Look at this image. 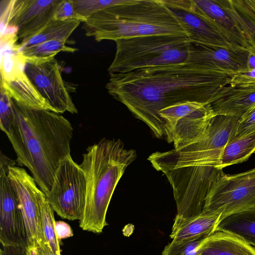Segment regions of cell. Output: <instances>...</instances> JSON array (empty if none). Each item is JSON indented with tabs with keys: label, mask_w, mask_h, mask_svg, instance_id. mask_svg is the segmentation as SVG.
Wrapping results in <instances>:
<instances>
[{
	"label": "cell",
	"mask_w": 255,
	"mask_h": 255,
	"mask_svg": "<svg viewBox=\"0 0 255 255\" xmlns=\"http://www.w3.org/2000/svg\"><path fill=\"white\" fill-rule=\"evenodd\" d=\"M232 77L203 63L185 62L111 74L106 88L157 137L166 138L160 110L187 101L210 104Z\"/></svg>",
	"instance_id": "1"
},
{
	"label": "cell",
	"mask_w": 255,
	"mask_h": 255,
	"mask_svg": "<svg viewBox=\"0 0 255 255\" xmlns=\"http://www.w3.org/2000/svg\"><path fill=\"white\" fill-rule=\"evenodd\" d=\"M12 100L14 120L7 136L16 153V163L29 170L40 189L47 194L60 163L70 155L73 127L59 114L27 108Z\"/></svg>",
	"instance_id": "2"
},
{
	"label": "cell",
	"mask_w": 255,
	"mask_h": 255,
	"mask_svg": "<svg viewBox=\"0 0 255 255\" xmlns=\"http://www.w3.org/2000/svg\"><path fill=\"white\" fill-rule=\"evenodd\" d=\"M135 150L125 147L119 139L104 138L88 146L79 165L86 179V203L80 227L101 233L108 224L107 210L119 181L136 158Z\"/></svg>",
	"instance_id": "3"
},
{
	"label": "cell",
	"mask_w": 255,
	"mask_h": 255,
	"mask_svg": "<svg viewBox=\"0 0 255 255\" xmlns=\"http://www.w3.org/2000/svg\"><path fill=\"white\" fill-rule=\"evenodd\" d=\"M83 28L87 36L97 42L151 35L188 37L182 23L163 0H129L91 15Z\"/></svg>",
	"instance_id": "4"
},
{
	"label": "cell",
	"mask_w": 255,
	"mask_h": 255,
	"mask_svg": "<svg viewBox=\"0 0 255 255\" xmlns=\"http://www.w3.org/2000/svg\"><path fill=\"white\" fill-rule=\"evenodd\" d=\"M240 120L214 115L198 139L178 149L154 152L148 160L156 170L162 172L205 166L219 168L223 150L234 138Z\"/></svg>",
	"instance_id": "5"
},
{
	"label": "cell",
	"mask_w": 255,
	"mask_h": 255,
	"mask_svg": "<svg viewBox=\"0 0 255 255\" xmlns=\"http://www.w3.org/2000/svg\"><path fill=\"white\" fill-rule=\"evenodd\" d=\"M115 58L110 74L167 64L187 62L192 48L188 37L151 35L116 41Z\"/></svg>",
	"instance_id": "6"
},
{
	"label": "cell",
	"mask_w": 255,
	"mask_h": 255,
	"mask_svg": "<svg viewBox=\"0 0 255 255\" xmlns=\"http://www.w3.org/2000/svg\"><path fill=\"white\" fill-rule=\"evenodd\" d=\"M86 185L84 171L70 155L60 163L51 190L45 195L60 217L80 220L85 206Z\"/></svg>",
	"instance_id": "7"
},
{
	"label": "cell",
	"mask_w": 255,
	"mask_h": 255,
	"mask_svg": "<svg viewBox=\"0 0 255 255\" xmlns=\"http://www.w3.org/2000/svg\"><path fill=\"white\" fill-rule=\"evenodd\" d=\"M0 45V88L25 107L56 113L26 75V62L19 52L17 42L5 40Z\"/></svg>",
	"instance_id": "8"
},
{
	"label": "cell",
	"mask_w": 255,
	"mask_h": 255,
	"mask_svg": "<svg viewBox=\"0 0 255 255\" xmlns=\"http://www.w3.org/2000/svg\"><path fill=\"white\" fill-rule=\"evenodd\" d=\"M255 207V167L233 175L223 173L207 195L202 212L220 213L221 220Z\"/></svg>",
	"instance_id": "9"
},
{
	"label": "cell",
	"mask_w": 255,
	"mask_h": 255,
	"mask_svg": "<svg viewBox=\"0 0 255 255\" xmlns=\"http://www.w3.org/2000/svg\"><path fill=\"white\" fill-rule=\"evenodd\" d=\"M166 130L167 141L180 148L198 139L215 115L210 104L187 101L159 112Z\"/></svg>",
	"instance_id": "10"
},
{
	"label": "cell",
	"mask_w": 255,
	"mask_h": 255,
	"mask_svg": "<svg viewBox=\"0 0 255 255\" xmlns=\"http://www.w3.org/2000/svg\"><path fill=\"white\" fill-rule=\"evenodd\" d=\"M1 31H16L21 41L41 32L53 19L61 0H2Z\"/></svg>",
	"instance_id": "11"
},
{
	"label": "cell",
	"mask_w": 255,
	"mask_h": 255,
	"mask_svg": "<svg viewBox=\"0 0 255 255\" xmlns=\"http://www.w3.org/2000/svg\"><path fill=\"white\" fill-rule=\"evenodd\" d=\"M7 176L17 196L26 227L27 247L37 250L40 255H50L41 227L37 201L38 189L36 182L24 169L9 167Z\"/></svg>",
	"instance_id": "12"
},
{
	"label": "cell",
	"mask_w": 255,
	"mask_h": 255,
	"mask_svg": "<svg viewBox=\"0 0 255 255\" xmlns=\"http://www.w3.org/2000/svg\"><path fill=\"white\" fill-rule=\"evenodd\" d=\"M184 26L192 43L229 47L233 43L225 31L193 0H163Z\"/></svg>",
	"instance_id": "13"
},
{
	"label": "cell",
	"mask_w": 255,
	"mask_h": 255,
	"mask_svg": "<svg viewBox=\"0 0 255 255\" xmlns=\"http://www.w3.org/2000/svg\"><path fill=\"white\" fill-rule=\"evenodd\" d=\"M25 72L41 95L55 109L56 113L67 111L78 113L70 93L75 92L71 86L62 77L55 59L36 63H26Z\"/></svg>",
	"instance_id": "14"
},
{
	"label": "cell",
	"mask_w": 255,
	"mask_h": 255,
	"mask_svg": "<svg viewBox=\"0 0 255 255\" xmlns=\"http://www.w3.org/2000/svg\"><path fill=\"white\" fill-rule=\"evenodd\" d=\"M0 242L2 247H27L19 201L7 173L0 171Z\"/></svg>",
	"instance_id": "15"
},
{
	"label": "cell",
	"mask_w": 255,
	"mask_h": 255,
	"mask_svg": "<svg viewBox=\"0 0 255 255\" xmlns=\"http://www.w3.org/2000/svg\"><path fill=\"white\" fill-rule=\"evenodd\" d=\"M248 52L240 45L223 47L192 43L187 62L203 63L214 70L233 76L248 71Z\"/></svg>",
	"instance_id": "16"
},
{
	"label": "cell",
	"mask_w": 255,
	"mask_h": 255,
	"mask_svg": "<svg viewBox=\"0 0 255 255\" xmlns=\"http://www.w3.org/2000/svg\"><path fill=\"white\" fill-rule=\"evenodd\" d=\"M195 4L214 20L234 44L246 48L252 36L243 17L231 0H193Z\"/></svg>",
	"instance_id": "17"
},
{
	"label": "cell",
	"mask_w": 255,
	"mask_h": 255,
	"mask_svg": "<svg viewBox=\"0 0 255 255\" xmlns=\"http://www.w3.org/2000/svg\"><path fill=\"white\" fill-rule=\"evenodd\" d=\"M215 115H226L241 119L255 106V88H222L210 104Z\"/></svg>",
	"instance_id": "18"
},
{
	"label": "cell",
	"mask_w": 255,
	"mask_h": 255,
	"mask_svg": "<svg viewBox=\"0 0 255 255\" xmlns=\"http://www.w3.org/2000/svg\"><path fill=\"white\" fill-rule=\"evenodd\" d=\"M221 217L220 213H205L181 220L175 219L170 238L179 242L206 238L215 232Z\"/></svg>",
	"instance_id": "19"
},
{
	"label": "cell",
	"mask_w": 255,
	"mask_h": 255,
	"mask_svg": "<svg viewBox=\"0 0 255 255\" xmlns=\"http://www.w3.org/2000/svg\"><path fill=\"white\" fill-rule=\"evenodd\" d=\"M197 252L198 255H255V248L236 236L215 232L205 238Z\"/></svg>",
	"instance_id": "20"
},
{
	"label": "cell",
	"mask_w": 255,
	"mask_h": 255,
	"mask_svg": "<svg viewBox=\"0 0 255 255\" xmlns=\"http://www.w3.org/2000/svg\"><path fill=\"white\" fill-rule=\"evenodd\" d=\"M215 232L231 234L255 247V207L223 218Z\"/></svg>",
	"instance_id": "21"
},
{
	"label": "cell",
	"mask_w": 255,
	"mask_h": 255,
	"mask_svg": "<svg viewBox=\"0 0 255 255\" xmlns=\"http://www.w3.org/2000/svg\"><path fill=\"white\" fill-rule=\"evenodd\" d=\"M66 44L73 43L70 40H54L27 47L21 48L19 45V52L26 63H40L54 59L57 53L61 51L74 53L78 50Z\"/></svg>",
	"instance_id": "22"
},
{
	"label": "cell",
	"mask_w": 255,
	"mask_h": 255,
	"mask_svg": "<svg viewBox=\"0 0 255 255\" xmlns=\"http://www.w3.org/2000/svg\"><path fill=\"white\" fill-rule=\"evenodd\" d=\"M41 227L47 250L50 255H61L60 240L55 228L54 210L45 194L39 189L37 194Z\"/></svg>",
	"instance_id": "23"
},
{
	"label": "cell",
	"mask_w": 255,
	"mask_h": 255,
	"mask_svg": "<svg viewBox=\"0 0 255 255\" xmlns=\"http://www.w3.org/2000/svg\"><path fill=\"white\" fill-rule=\"evenodd\" d=\"M81 21L77 20H57L53 19L37 34L19 43L20 47L33 46L50 40L68 41L72 32Z\"/></svg>",
	"instance_id": "24"
},
{
	"label": "cell",
	"mask_w": 255,
	"mask_h": 255,
	"mask_svg": "<svg viewBox=\"0 0 255 255\" xmlns=\"http://www.w3.org/2000/svg\"><path fill=\"white\" fill-rule=\"evenodd\" d=\"M255 151V131L229 141L223 150L219 168L246 161Z\"/></svg>",
	"instance_id": "25"
},
{
	"label": "cell",
	"mask_w": 255,
	"mask_h": 255,
	"mask_svg": "<svg viewBox=\"0 0 255 255\" xmlns=\"http://www.w3.org/2000/svg\"><path fill=\"white\" fill-rule=\"evenodd\" d=\"M128 0H73V2L76 13L87 21L89 17L98 11L117 4L126 3Z\"/></svg>",
	"instance_id": "26"
},
{
	"label": "cell",
	"mask_w": 255,
	"mask_h": 255,
	"mask_svg": "<svg viewBox=\"0 0 255 255\" xmlns=\"http://www.w3.org/2000/svg\"><path fill=\"white\" fill-rule=\"evenodd\" d=\"M14 120L12 99L6 91L0 88V128L6 135L10 134Z\"/></svg>",
	"instance_id": "27"
},
{
	"label": "cell",
	"mask_w": 255,
	"mask_h": 255,
	"mask_svg": "<svg viewBox=\"0 0 255 255\" xmlns=\"http://www.w3.org/2000/svg\"><path fill=\"white\" fill-rule=\"evenodd\" d=\"M205 238L172 241L164 248L162 255H198L197 249Z\"/></svg>",
	"instance_id": "28"
},
{
	"label": "cell",
	"mask_w": 255,
	"mask_h": 255,
	"mask_svg": "<svg viewBox=\"0 0 255 255\" xmlns=\"http://www.w3.org/2000/svg\"><path fill=\"white\" fill-rule=\"evenodd\" d=\"M231 1L245 20L251 35L255 38V0H231Z\"/></svg>",
	"instance_id": "29"
},
{
	"label": "cell",
	"mask_w": 255,
	"mask_h": 255,
	"mask_svg": "<svg viewBox=\"0 0 255 255\" xmlns=\"http://www.w3.org/2000/svg\"><path fill=\"white\" fill-rule=\"evenodd\" d=\"M53 19L77 20L84 23L86 21L75 12L73 0H61L55 11Z\"/></svg>",
	"instance_id": "30"
},
{
	"label": "cell",
	"mask_w": 255,
	"mask_h": 255,
	"mask_svg": "<svg viewBox=\"0 0 255 255\" xmlns=\"http://www.w3.org/2000/svg\"><path fill=\"white\" fill-rule=\"evenodd\" d=\"M255 131V106L241 118L233 139L241 137Z\"/></svg>",
	"instance_id": "31"
},
{
	"label": "cell",
	"mask_w": 255,
	"mask_h": 255,
	"mask_svg": "<svg viewBox=\"0 0 255 255\" xmlns=\"http://www.w3.org/2000/svg\"><path fill=\"white\" fill-rule=\"evenodd\" d=\"M228 85L231 87L255 88V69L233 76L231 77Z\"/></svg>",
	"instance_id": "32"
},
{
	"label": "cell",
	"mask_w": 255,
	"mask_h": 255,
	"mask_svg": "<svg viewBox=\"0 0 255 255\" xmlns=\"http://www.w3.org/2000/svg\"><path fill=\"white\" fill-rule=\"evenodd\" d=\"M248 52L247 66L248 70L255 69V38L251 36L246 47Z\"/></svg>",
	"instance_id": "33"
},
{
	"label": "cell",
	"mask_w": 255,
	"mask_h": 255,
	"mask_svg": "<svg viewBox=\"0 0 255 255\" xmlns=\"http://www.w3.org/2000/svg\"><path fill=\"white\" fill-rule=\"evenodd\" d=\"M56 231L59 239L61 240L73 236V232L70 226L63 221H55Z\"/></svg>",
	"instance_id": "34"
},
{
	"label": "cell",
	"mask_w": 255,
	"mask_h": 255,
	"mask_svg": "<svg viewBox=\"0 0 255 255\" xmlns=\"http://www.w3.org/2000/svg\"><path fill=\"white\" fill-rule=\"evenodd\" d=\"M25 247H2L0 251V255H26Z\"/></svg>",
	"instance_id": "35"
},
{
	"label": "cell",
	"mask_w": 255,
	"mask_h": 255,
	"mask_svg": "<svg viewBox=\"0 0 255 255\" xmlns=\"http://www.w3.org/2000/svg\"><path fill=\"white\" fill-rule=\"evenodd\" d=\"M16 161H14L7 157L1 151L0 154V171L8 172L11 166H15Z\"/></svg>",
	"instance_id": "36"
},
{
	"label": "cell",
	"mask_w": 255,
	"mask_h": 255,
	"mask_svg": "<svg viewBox=\"0 0 255 255\" xmlns=\"http://www.w3.org/2000/svg\"><path fill=\"white\" fill-rule=\"evenodd\" d=\"M26 255H40L36 250L27 248Z\"/></svg>",
	"instance_id": "37"
}]
</instances>
